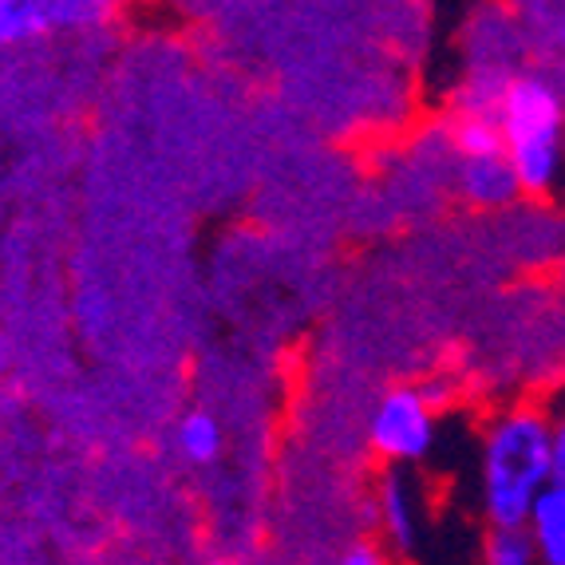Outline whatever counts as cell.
<instances>
[{"label": "cell", "mask_w": 565, "mask_h": 565, "mask_svg": "<svg viewBox=\"0 0 565 565\" xmlns=\"http://www.w3.org/2000/svg\"><path fill=\"white\" fill-rule=\"evenodd\" d=\"M550 427H554V482L565 487V407L550 415Z\"/></svg>", "instance_id": "12"}, {"label": "cell", "mask_w": 565, "mask_h": 565, "mask_svg": "<svg viewBox=\"0 0 565 565\" xmlns=\"http://www.w3.org/2000/svg\"><path fill=\"white\" fill-rule=\"evenodd\" d=\"M179 447L190 462H214L222 451V427L210 412H190L179 424Z\"/></svg>", "instance_id": "9"}, {"label": "cell", "mask_w": 565, "mask_h": 565, "mask_svg": "<svg viewBox=\"0 0 565 565\" xmlns=\"http://www.w3.org/2000/svg\"><path fill=\"white\" fill-rule=\"evenodd\" d=\"M487 562L490 565H534L537 550H534V537H530L526 522H522V526H490Z\"/></svg>", "instance_id": "10"}, {"label": "cell", "mask_w": 565, "mask_h": 565, "mask_svg": "<svg viewBox=\"0 0 565 565\" xmlns=\"http://www.w3.org/2000/svg\"><path fill=\"white\" fill-rule=\"evenodd\" d=\"M367 439L384 459L419 462L435 447V407L419 387H396L372 412Z\"/></svg>", "instance_id": "3"}, {"label": "cell", "mask_w": 565, "mask_h": 565, "mask_svg": "<svg viewBox=\"0 0 565 565\" xmlns=\"http://www.w3.org/2000/svg\"><path fill=\"white\" fill-rule=\"evenodd\" d=\"M499 122L522 194L550 199L565 179V95L546 76H510Z\"/></svg>", "instance_id": "2"}, {"label": "cell", "mask_w": 565, "mask_h": 565, "mask_svg": "<svg viewBox=\"0 0 565 565\" xmlns=\"http://www.w3.org/2000/svg\"><path fill=\"white\" fill-rule=\"evenodd\" d=\"M554 482V427L537 407L494 415L479 451V499L490 526H522Z\"/></svg>", "instance_id": "1"}, {"label": "cell", "mask_w": 565, "mask_h": 565, "mask_svg": "<svg viewBox=\"0 0 565 565\" xmlns=\"http://www.w3.org/2000/svg\"><path fill=\"white\" fill-rule=\"evenodd\" d=\"M526 530L534 537L537 562L546 565H565V487L550 482L542 494L534 499L526 514Z\"/></svg>", "instance_id": "6"}, {"label": "cell", "mask_w": 565, "mask_h": 565, "mask_svg": "<svg viewBox=\"0 0 565 565\" xmlns=\"http://www.w3.org/2000/svg\"><path fill=\"white\" fill-rule=\"evenodd\" d=\"M455 182H459L462 199L471 202V206H482V210L510 206V202L522 194L519 174H514V167H510L507 151L455 154Z\"/></svg>", "instance_id": "5"}, {"label": "cell", "mask_w": 565, "mask_h": 565, "mask_svg": "<svg viewBox=\"0 0 565 565\" xmlns=\"http://www.w3.org/2000/svg\"><path fill=\"white\" fill-rule=\"evenodd\" d=\"M380 522H384L387 542L399 554L415 550V542H419V502H415V487L399 475H392L380 490Z\"/></svg>", "instance_id": "7"}, {"label": "cell", "mask_w": 565, "mask_h": 565, "mask_svg": "<svg viewBox=\"0 0 565 565\" xmlns=\"http://www.w3.org/2000/svg\"><path fill=\"white\" fill-rule=\"evenodd\" d=\"M507 79L502 72H494V67H479V72H471V79L462 84L459 92V111H494L499 115V104H502V92H507Z\"/></svg>", "instance_id": "11"}, {"label": "cell", "mask_w": 565, "mask_h": 565, "mask_svg": "<svg viewBox=\"0 0 565 565\" xmlns=\"http://www.w3.org/2000/svg\"><path fill=\"white\" fill-rule=\"evenodd\" d=\"M451 147L455 154H494L507 151V135L494 111H459L451 119Z\"/></svg>", "instance_id": "8"}, {"label": "cell", "mask_w": 565, "mask_h": 565, "mask_svg": "<svg viewBox=\"0 0 565 565\" xmlns=\"http://www.w3.org/2000/svg\"><path fill=\"white\" fill-rule=\"evenodd\" d=\"M344 562L349 565H380L384 562V550L380 546H352L349 554H344Z\"/></svg>", "instance_id": "13"}, {"label": "cell", "mask_w": 565, "mask_h": 565, "mask_svg": "<svg viewBox=\"0 0 565 565\" xmlns=\"http://www.w3.org/2000/svg\"><path fill=\"white\" fill-rule=\"evenodd\" d=\"M107 12V0H0V47L56 29H84Z\"/></svg>", "instance_id": "4"}]
</instances>
